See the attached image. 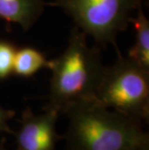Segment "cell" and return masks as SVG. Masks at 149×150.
<instances>
[{"mask_svg": "<svg viewBox=\"0 0 149 150\" xmlns=\"http://www.w3.org/2000/svg\"><path fill=\"white\" fill-rule=\"evenodd\" d=\"M44 0H0V18L30 29L45 10Z\"/></svg>", "mask_w": 149, "mask_h": 150, "instance_id": "cell-6", "label": "cell"}, {"mask_svg": "<svg viewBox=\"0 0 149 150\" xmlns=\"http://www.w3.org/2000/svg\"><path fill=\"white\" fill-rule=\"evenodd\" d=\"M142 0H54L46 5L59 7L90 36L98 47L115 44L116 37L131 22L133 11Z\"/></svg>", "mask_w": 149, "mask_h": 150, "instance_id": "cell-4", "label": "cell"}, {"mask_svg": "<svg viewBox=\"0 0 149 150\" xmlns=\"http://www.w3.org/2000/svg\"><path fill=\"white\" fill-rule=\"evenodd\" d=\"M0 150H7V149H6V146H5L4 139H2V142H0Z\"/></svg>", "mask_w": 149, "mask_h": 150, "instance_id": "cell-11", "label": "cell"}, {"mask_svg": "<svg viewBox=\"0 0 149 150\" xmlns=\"http://www.w3.org/2000/svg\"><path fill=\"white\" fill-rule=\"evenodd\" d=\"M137 11V16L131 18V22L135 27L136 40L134 46L129 50L128 57L149 71V21L141 6Z\"/></svg>", "mask_w": 149, "mask_h": 150, "instance_id": "cell-7", "label": "cell"}, {"mask_svg": "<svg viewBox=\"0 0 149 150\" xmlns=\"http://www.w3.org/2000/svg\"><path fill=\"white\" fill-rule=\"evenodd\" d=\"M17 47L9 41L0 40V81H5L13 75Z\"/></svg>", "mask_w": 149, "mask_h": 150, "instance_id": "cell-9", "label": "cell"}, {"mask_svg": "<svg viewBox=\"0 0 149 150\" xmlns=\"http://www.w3.org/2000/svg\"><path fill=\"white\" fill-rule=\"evenodd\" d=\"M47 66L49 59L42 52L31 47H24L17 49L13 74L20 78H30Z\"/></svg>", "mask_w": 149, "mask_h": 150, "instance_id": "cell-8", "label": "cell"}, {"mask_svg": "<svg viewBox=\"0 0 149 150\" xmlns=\"http://www.w3.org/2000/svg\"><path fill=\"white\" fill-rule=\"evenodd\" d=\"M16 111L13 110H8V108H3L0 105V134L6 133V134H14V131L9 125V121L13 117H15Z\"/></svg>", "mask_w": 149, "mask_h": 150, "instance_id": "cell-10", "label": "cell"}, {"mask_svg": "<svg viewBox=\"0 0 149 150\" xmlns=\"http://www.w3.org/2000/svg\"><path fill=\"white\" fill-rule=\"evenodd\" d=\"M117 53L116 61L105 67L95 99L143 124L149 119V71Z\"/></svg>", "mask_w": 149, "mask_h": 150, "instance_id": "cell-3", "label": "cell"}, {"mask_svg": "<svg viewBox=\"0 0 149 150\" xmlns=\"http://www.w3.org/2000/svg\"><path fill=\"white\" fill-rule=\"evenodd\" d=\"M141 150H149V147H146V148H143V149H141Z\"/></svg>", "mask_w": 149, "mask_h": 150, "instance_id": "cell-12", "label": "cell"}, {"mask_svg": "<svg viewBox=\"0 0 149 150\" xmlns=\"http://www.w3.org/2000/svg\"><path fill=\"white\" fill-rule=\"evenodd\" d=\"M68 128L66 150H141L149 147L143 124L107 108L96 99L81 102L64 111Z\"/></svg>", "mask_w": 149, "mask_h": 150, "instance_id": "cell-1", "label": "cell"}, {"mask_svg": "<svg viewBox=\"0 0 149 150\" xmlns=\"http://www.w3.org/2000/svg\"><path fill=\"white\" fill-rule=\"evenodd\" d=\"M59 115L52 108H45L41 114H35L30 108H25L18 120L20 128L13 134L17 150H55L57 142L64 138L56 131Z\"/></svg>", "mask_w": 149, "mask_h": 150, "instance_id": "cell-5", "label": "cell"}, {"mask_svg": "<svg viewBox=\"0 0 149 150\" xmlns=\"http://www.w3.org/2000/svg\"><path fill=\"white\" fill-rule=\"evenodd\" d=\"M86 37L76 26L66 50L58 57L49 60L52 79L45 108L61 114L73 105L95 99L105 66L100 47L89 46Z\"/></svg>", "mask_w": 149, "mask_h": 150, "instance_id": "cell-2", "label": "cell"}]
</instances>
